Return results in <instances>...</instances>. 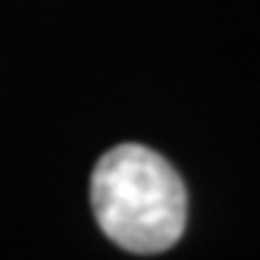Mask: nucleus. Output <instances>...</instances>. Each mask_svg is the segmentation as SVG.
Listing matches in <instances>:
<instances>
[{
	"instance_id": "nucleus-1",
	"label": "nucleus",
	"mask_w": 260,
	"mask_h": 260,
	"mask_svg": "<svg viewBox=\"0 0 260 260\" xmlns=\"http://www.w3.org/2000/svg\"><path fill=\"white\" fill-rule=\"evenodd\" d=\"M91 210L122 251L160 254L185 232L188 194L166 157L144 144H119L91 173Z\"/></svg>"
}]
</instances>
